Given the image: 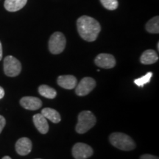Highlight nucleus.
Returning a JSON list of instances; mask_svg holds the SVG:
<instances>
[{
    "instance_id": "1a4fd4ad",
    "label": "nucleus",
    "mask_w": 159,
    "mask_h": 159,
    "mask_svg": "<svg viewBox=\"0 0 159 159\" xmlns=\"http://www.w3.org/2000/svg\"><path fill=\"white\" fill-rule=\"evenodd\" d=\"M19 102L24 108L30 111L38 110L42 106V101L35 97H24Z\"/></svg>"
},
{
    "instance_id": "423d86ee",
    "label": "nucleus",
    "mask_w": 159,
    "mask_h": 159,
    "mask_svg": "<svg viewBox=\"0 0 159 159\" xmlns=\"http://www.w3.org/2000/svg\"><path fill=\"white\" fill-rule=\"evenodd\" d=\"M96 86V81L91 77H84L76 85L75 93L80 97L86 96Z\"/></svg>"
},
{
    "instance_id": "9b49d317",
    "label": "nucleus",
    "mask_w": 159,
    "mask_h": 159,
    "mask_svg": "<svg viewBox=\"0 0 159 159\" xmlns=\"http://www.w3.org/2000/svg\"><path fill=\"white\" fill-rule=\"evenodd\" d=\"M57 83L63 89L71 90L76 87L77 80L73 75H61L57 77Z\"/></svg>"
},
{
    "instance_id": "9d476101",
    "label": "nucleus",
    "mask_w": 159,
    "mask_h": 159,
    "mask_svg": "<svg viewBox=\"0 0 159 159\" xmlns=\"http://www.w3.org/2000/svg\"><path fill=\"white\" fill-rule=\"evenodd\" d=\"M16 150L20 156H27L31 152L33 144L31 140L27 137L19 139L16 143Z\"/></svg>"
},
{
    "instance_id": "7ed1b4c3",
    "label": "nucleus",
    "mask_w": 159,
    "mask_h": 159,
    "mask_svg": "<svg viewBox=\"0 0 159 159\" xmlns=\"http://www.w3.org/2000/svg\"><path fill=\"white\" fill-rule=\"evenodd\" d=\"M78 121L76 125L77 133L80 134H85L94 126L97 122L96 116L89 111H83L78 115Z\"/></svg>"
},
{
    "instance_id": "6e6552de",
    "label": "nucleus",
    "mask_w": 159,
    "mask_h": 159,
    "mask_svg": "<svg viewBox=\"0 0 159 159\" xmlns=\"http://www.w3.org/2000/svg\"><path fill=\"white\" fill-rule=\"evenodd\" d=\"M94 63L97 66L102 69H112L116 65V60L114 55L107 53H101L96 57Z\"/></svg>"
},
{
    "instance_id": "f8f14e48",
    "label": "nucleus",
    "mask_w": 159,
    "mask_h": 159,
    "mask_svg": "<svg viewBox=\"0 0 159 159\" xmlns=\"http://www.w3.org/2000/svg\"><path fill=\"white\" fill-rule=\"evenodd\" d=\"M33 123L35 128L41 134H46L49 131V125L47 119L41 114H36L33 117Z\"/></svg>"
},
{
    "instance_id": "0eeeda50",
    "label": "nucleus",
    "mask_w": 159,
    "mask_h": 159,
    "mask_svg": "<svg viewBox=\"0 0 159 159\" xmlns=\"http://www.w3.org/2000/svg\"><path fill=\"white\" fill-rule=\"evenodd\" d=\"M93 149L85 143H76L72 148V156L75 159H87L93 155Z\"/></svg>"
},
{
    "instance_id": "412c9836",
    "label": "nucleus",
    "mask_w": 159,
    "mask_h": 159,
    "mask_svg": "<svg viewBox=\"0 0 159 159\" xmlns=\"http://www.w3.org/2000/svg\"><path fill=\"white\" fill-rule=\"evenodd\" d=\"M140 159H159V158L158 157L152 156V155L144 154V155H142V156L140 157Z\"/></svg>"
},
{
    "instance_id": "dca6fc26",
    "label": "nucleus",
    "mask_w": 159,
    "mask_h": 159,
    "mask_svg": "<svg viewBox=\"0 0 159 159\" xmlns=\"http://www.w3.org/2000/svg\"><path fill=\"white\" fill-rule=\"evenodd\" d=\"M39 93L42 97L48 99H54L57 96L56 90L47 85H40L39 87Z\"/></svg>"
},
{
    "instance_id": "f257e3e1",
    "label": "nucleus",
    "mask_w": 159,
    "mask_h": 159,
    "mask_svg": "<svg viewBox=\"0 0 159 159\" xmlns=\"http://www.w3.org/2000/svg\"><path fill=\"white\" fill-rule=\"evenodd\" d=\"M77 27L80 36L89 42L94 41L101 31L98 21L88 16H83L77 19Z\"/></svg>"
},
{
    "instance_id": "b1692460",
    "label": "nucleus",
    "mask_w": 159,
    "mask_h": 159,
    "mask_svg": "<svg viewBox=\"0 0 159 159\" xmlns=\"http://www.w3.org/2000/svg\"><path fill=\"white\" fill-rule=\"evenodd\" d=\"M2 159H12V158H11V157H10V156H4L3 158H2Z\"/></svg>"
},
{
    "instance_id": "5701e85b",
    "label": "nucleus",
    "mask_w": 159,
    "mask_h": 159,
    "mask_svg": "<svg viewBox=\"0 0 159 159\" xmlns=\"http://www.w3.org/2000/svg\"><path fill=\"white\" fill-rule=\"evenodd\" d=\"M2 58V45L1 41H0V61Z\"/></svg>"
},
{
    "instance_id": "a878e982",
    "label": "nucleus",
    "mask_w": 159,
    "mask_h": 159,
    "mask_svg": "<svg viewBox=\"0 0 159 159\" xmlns=\"http://www.w3.org/2000/svg\"><path fill=\"white\" fill-rule=\"evenodd\" d=\"M36 159H41V158H36Z\"/></svg>"
},
{
    "instance_id": "a211bd4d",
    "label": "nucleus",
    "mask_w": 159,
    "mask_h": 159,
    "mask_svg": "<svg viewBox=\"0 0 159 159\" xmlns=\"http://www.w3.org/2000/svg\"><path fill=\"white\" fill-rule=\"evenodd\" d=\"M152 76V72L149 71V72L147 73L146 75H144V76L135 80L134 83L139 87H143L145 84H147V83L150 82Z\"/></svg>"
},
{
    "instance_id": "39448f33",
    "label": "nucleus",
    "mask_w": 159,
    "mask_h": 159,
    "mask_svg": "<svg viewBox=\"0 0 159 159\" xmlns=\"http://www.w3.org/2000/svg\"><path fill=\"white\" fill-rule=\"evenodd\" d=\"M21 71V64L15 57L9 55L4 59V72L8 77H16Z\"/></svg>"
},
{
    "instance_id": "aec40b11",
    "label": "nucleus",
    "mask_w": 159,
    "mask_h": 159,
    "mask_svg": "<svg viewBox=\"0 0 159 159\" xmlns=\"http://www.w3.org/2000/svg\"><path fill=\"white\" fill-rule=\"evenodd\" d=\"M5 124H6V121H5V117L2 116V115H0V134H1L3 128H5Z\"/></svg>"
},
{
    "instance_id": "6ab92c4d",
    "label": "nucleus",
    "mask_w": 159,
    "mask_h": 159,
    "mask_svg": "<svg viewBox=\"0 0 159 159\" xmlns=\"http://www.w3.org/2000/svg\"><path fill=\"white\" fill-rule=\"evenodd\" d=\"M100 2L103 7L109 11H115L119 6L117 0H100Z\"/></svg>"
},
{
    "instance_id": "f03ea898",
    "label": "nucleus",
    "mask_w": 159,
    "mask_h": 159,
    "mask_svg": "<svg viewBox=\"0 0 159 159\" xmlns=\"http://www.w3.org/2000/svg\"><path fill=\"white\" fill-rule=\"evenodd\" d=\"M109 141L113 146L123 151H130L136 148V144L133 139L122 133L111 134L109 136Z\"/></svg>"
},
{
    "instance_id": "ddd939ff",
    "label": "nucleus",
    "mask_w": 159,
    "mask_h": 159,
    "mask_svg": "<svg viewBox=\"0 0 159 159\" xmlns=\"http://www.w3.org/2000/svg\"><path fill=\"white\" fill-rule=\"evenodd\" d=\"M158 61V55L153 49H148L142 53L140 57V62L142 64H153Z\"/></svg>"
},
{
    "instance_id": "2eb2a0df",
    "label": "nucleus",
    "mask_w": 159,
    "mask_h": 159,
    "mask_svg": "<svg viewBox=\"0 0 159 159\" xmlns=\"http://www.w3.org/2000/svg\"><path fill=\"white\" fill-rule=\"evenodd\" d=\"M41 114L47 119L50 120L53 123H58L61 122V115L56 110L51 108H45L41 111Z\"/></svg>"
},
{
    "instance_id": "20e7f679",
    "label": "nucleus",
    "mask_w": 159,
    "mask_h": 159,
    "mask_svg": "<svg viewBox=\"0 0 159 159\" xmlns=\"http://www.w3.org/2000/svg\"><path fill=\"white\" fill-rule=\"evenodd\" d=\"M66 40L61 32H55L49 40V50L52 54L58 55L64 50Z\"/></svg>"
},
{
    "instance_id": "393cba45",
    "label": "nucleus",
    "mask_w": 159,
    "mask_h": 159,
    "mask_svg": "<svg viewBox=\"0 0 159 159\" xmlns=\"http://www.w3.org/2000/svg\"><path fill=\"white\" fill-rule=\"evenodd\" d=\"M157 48H158V51H159V42L157 43Z\"/></svg>"
},
{
    "instance_id": "4468645a",
    "label": "nucleus",
    "mask_w": 159,
    "mask_h": 159,
    "mask_svg": "<svg viewBox=\"0 0 159 159\" xmlns=\"http://www.w3.org/2000/svg\"><path fill=\"white\" fill-rule=\"evenodd\" d=\"M27 2V0H5L4 6L9 12H16L22 9Z\"/></svg>"
},
{
    "instance_id": "f3484780",
    "label": "nucleus",
    "mask_w": 159,
    "mask_h": 159,
    "mask_svg": "<svg viewBox=\"0 0 159 159\" xmlns=\"http://www.w3.org/2000/svg\"><path fill=\"white\" fill-rule=\"evenodd\" d=\"M145 28L148 33L158 34L159 33V17L158 16L149 20L148 23L146 24Z\"/></svg>"
},
{
    "instance_id": "4be33fe9",
    "label": "nucleus",
    "mask_w": 159,
    "mask_h": 159,
    "mask_svg": "<svg viewBox=\"0 0 159 159\" xmlns=\"http://www.w3.org/2000/svg\"><path fill=\"white\" fill-rule=\"evenodd\" d=\"M5 96V90H4L2 87L0 86V99H2Z\"/></svg>"
}]
</instances>
